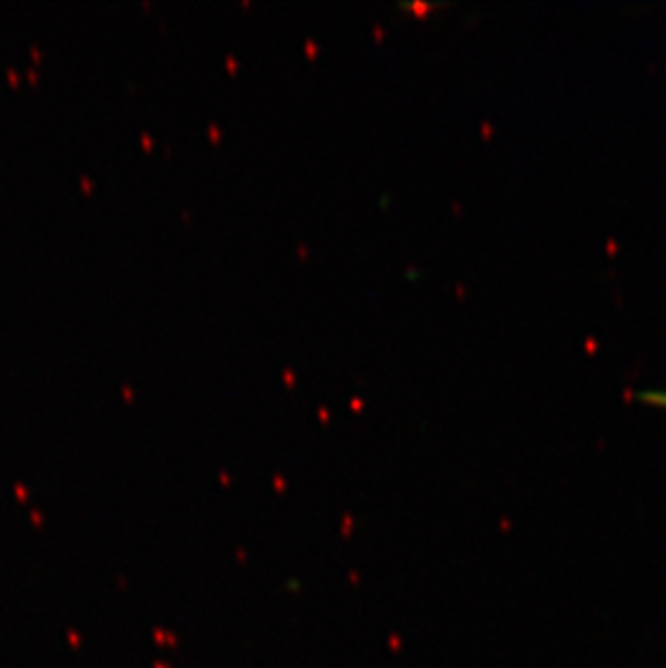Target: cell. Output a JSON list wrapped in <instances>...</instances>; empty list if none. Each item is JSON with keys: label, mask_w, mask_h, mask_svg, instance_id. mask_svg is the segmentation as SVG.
<instances>
[{"label": "cell", "mask_w": 666, "mask_h": 668, "mask_svg": "<svg viewBox=\"0 0 666 668\" xmlns=\"http://www.w3.org/2000/svg\"><path fill=\"white\" fill-rule=\"evenodd\" d=\"M643 400L649 404H655L660 409H666V392H645Z\"/></svg>", "instance_id": "cell-1"}]
</instances>
